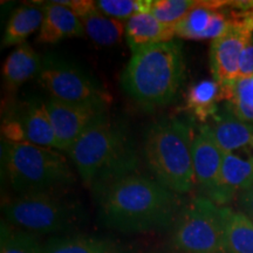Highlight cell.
Listing matches in <instances>:
<instances>
[{
  "instance_id": "obj_1",
  "label": "cell",
  "mask_w": 253,
  "mask_h": 253,
  "mask_svg": "<svg viewBox=\"0 0 253 253\" xmlns=\"http://www.w3.org/2000/svg\"><path fill=\"white\" fill-rule=\"evenodd\" d=\"M103 226L136 235L171 227L186 202L156 179L134 171L91 189Z\"/></svg>"
},
{
  "instance_id": "obj_2",
  "label": "cell",
  "mask_w": 253,
  "mask_h": 253,
  "mask_svg": "<svg viewBox=\"0 0 253 253\" xmlns=\"http://www.w3.org/2000/svg\"><path fill=\"white\" fill-rule=\"evenodd\" d=\"M68 155L81 179L90 189L134 172L138 167L129 128L108 113L84 131Z\"/></svg>"
},
{
  "instance_id": "obj_3",
  "label": "cell",
  "mask_w": 253,
  "mask_h": 253,
  "mask_svg": "<svg viewBox=\"0 0 253 253\" xmlns=\"http://www.w3.org/2000/svg\"><path fill=\"white\" fill-rule=\"evenodd\" d=\"M184 74L183 43L173 39L132 53L121 74V86L141 106L156 108L176 99Z\"/></svg>"
},
{
  "instance_id": "obj_4",
  "label": "cell",
  "mask_w": 253,
  "mask_h": 253,
  "mask_svg": "<svg viewBox=\"0 0 253 253\" xmlns=\"http://www.w3.org/2000/svg\"><path fill=\"white\" fill-rule=\"evenodd\" d=\"M194 137L189 123L161 119L147 129L143 156L154 178L178 195L195 188Z\"/></svg>"
},
{
  "instance_id": "obj_5",
  "label": "cell",
  "mask_w": 253,
  "mask_h": 253,
  "mask_svg": "<svg viewBox=\"0 0 253 253\" xmlns=\"http://www.w3.org/2000/svg\"><path fill=\"white\" fill-rule=\"evenodd\" d=\"M1 172L19 195L59 190L75 182L65 156L25 142H1Z\"/></svg>"
},
{
  "instance_id": "obj_6",
  "label": "cell",
  "mask_w": 253,
  "mask_h": 253,
  "mask_svg": "<svg viewBox=\"0 0 253 253\" xmlns=\"http://www.w3.org/2000/svg\"><path fill=\"white\" fill-rule=\"evenodd\" d=\"M5 220L32 235H67L84 221L81 204L58 190L18 195L2 204Z\"/></svg>"
},
{
  "instance_id": "obj_7",
  "label": "cell",
  "mask_w": 253,
  "mask_h": 253,
  "mask_svg": "<svg viewBox=\"0 0 253 253\" xmlns=\"http://www.w3.org/2000/svg\"><path fill=\"white\" fill-rule=\"evenodd\" d=\"M227 208L203 196L186 202L171 226V243L179 253H227Z\"/></svg>"
},
{
  "instance_id": "obj_8",
  "label": "cell",
  "mask_w": 253,
  "mask_h": 253,
  "mask_svg": "<svg viewBox=\"0 0 253 253\" xmlns=\"http://www.w3.org/2000/svg\"><path fill=\"white\" fill-rule=\"evenodd\" d=\"M38 81L49 99L60 102L108 107L112 100L110 94L89 72L55 54L42 56Z\"/></svg>"
},
{
  "instance_id": "obj_9",
  "label": "cell",
  "mask_w": 253,
  "mask_h": 253,
  "mask_svg": "<svg viewBox=\"0 0 253 253\" xmlns=\"http://www.w3.org/2000/svg\"><path fill=\"white\" fill-rule=\"evenodd\" d=\"M224 153L218 147L208 125L201 126L194 137L195 185L201 196L220 207L232 202L223 179Z\"/></svg>"
},
{
  "instance_id": "obj_10",
  "label": "cell",
  "mask_w": 253,
  "mask_h": 253,
  "mask_svg": "<svg viewBox=\"0 0 253 253\" xmlns=\"http://www.w3.org/2000/svg\"><path fill=\"white\" fill-rule=\"evenodd\" d=\"M2 131L5 140L25 142L58 150V143L46 102L31 100L18 109L13 118L6 120Z\"/></svg>"
},
{
  "instance_id": "obj_11",
  "label": "cell",
  "mask_w": 253,
  "mask_h": 253,
  "mask_svg": "<svg viewBox=\"0 0 253 253\" xmlns=\"http://www.w3.org/2000/svg\"><path fill=\"white\" fill-rule=\"evenodd\" d=\"M46 107L55 132L58 150L67 154L84 131L108 113V107L66 103L52 99L47 101Z\"/></svg>"
},
{
  "instance_id": "obj_12",
  "label": "cell",
  "mask_w": 253,
  "mask_h": 253,
  "mask_svg": "<svg viewBox=\"0 0 253 253\" xmlns=\"http://www.w3.org/2000/svg\"><path fill=\"white\" fill-rule=\"evenodd\" d=\"M252 37L251 30L230 20L229 28L212 40L210 63L214 80L224 86L238 80L240 59Z\"/></svg>"
},
{
  "instance_id": "obj_13",
  "label": "cell",
  "mask_w": 253,
  "mask_h": 253,
  "mask_svg": "<svg viewBox=\"0 0 253 253\" xmlns=\"http://www.w3.org/2000/svg\"><path fill=\"white\" fill-rule=\"evenodd\" d=\"M208 126L224 154L243 150L253 155V123L237 119L224 108L223 112L214 116L212 125Z\"/></svg>"
},
{
  "instance_id": "obj_14",
  "label": "cell",
  "mask_w": 253,
  "mask_h": 253,
  "mask_svg": "<svg viewBox=\"0 0 253 253\" xmlns=\"http://www.w3.org/2000/svg\"><path fill=\"white\" fill-rule=\"evenodd\" d=\"M43 20L39 30L38 41L56 43L69 38L84 37L86 34L80 18L66 6L49 1L42 4Z\"/></svg>"
},
{
  "instance_id": "obj_15",
  "label": "cell",
  "mask_w": 253,
  "mask_h": 253,
  "mask_svg": "<svg viewBox=\"0 0 253 253\" xmlns=\"http://www.w3.org/2000/svg\"><path fill=\"white\" fill-rule=\"evenodd\" d=\"M125 37L132 53L142 48L167 42L176 37L175 27L158 21L149 12L138 13L126 23Z\"/></svg>"
},
{
  "instance_id": "obj_16",
  "label": "cell",
  "mask_w": 253,
  "mask_h": 253,
  "mask_svg": "<svg viewBox=\"0 0 253 253\" xmlns=\"http://www.w3.org/2000/svg\"><path fill=\"white\" fill-rule=\"evenodd\" d=\"M42 58L27 42L21 43L6 58L2 80L8 90L15 91L30 79L39 75Z\"/></svg>"
},
{
  "instance_id": "obj_17",
  "label": "cell",
  "mask_w": 253,
  "mask_h": 253,
  "mask_svg": "<svg viewBox=\"0 0 253 253\" xmlns=\"http://www.w3.org/2000/svg\"><path fill=\"white\" fill-rule=\"evenodd\" d=\"M225 100V86L213 80H201L186 93V108L199 121L205 122L218 114V103Z\"/></svg>"
},
{
  "instance_id": "obj_18",
  "label": "cell",
  "mask_w": 253,
  "mask_h": 253,
  "mask_svg": "<svg viewBox=\"0 0 253 253\" xmlns=\"http://www.w3.org/2000/svg\"><path fill=\"white\" fill-rule=\"evenodd\" d=\"M45 253H119V248L108 238L84 233L53 236L43 244Z\"/></svg>"
},
{
  "instance_id": "obj_19",
  "label": "cell",
  "mask_w": 253,
  "mask_h": 253,
  "mask_svg": "<svg viewBox=\"0 0 253 253\" xmlns=\"http://www.w3.org/2000/svg\"><path fill=\"white\" fill-rule=\"evenodd\" d=\"M42 20V5L37 6L32 4L18 7L11 15L5 27L1 40V48L15 45L20 46L32 33H34L37 30H40Z\"/></svg>"
},
{
  "instance_id": "obj_20",
  "label": "cell",
  "mask_w": 253,
  "mask_h": 253,
  "mask_svg": "<svg viewBox=\"0 0 253 253\" xmlns=\"http://www.w3.org/2000/svg\"><path fill=\"white\" fill-rule=\"evenodd\" d=\"M223 1H198L175 26L176 37L186 40H207L217 9Z\"/></svg>"
},
{
  "instance_id": "obj_21",
  "label": "cell",
  "mask_w": 253,
  "mask_h": 253,
  "mask_svg": "<svg viewBox=\"0 0 253 253\" xmlns=\"http://www.w3.org/2000/svg\"><path fill=\"white\" fill-rule=\"evenodd\" d=\"M80 20L87 36L100 46L115 45L125 36L126 23L107 17L97 8Z\"/></svg>"
},
{
  "instance_id": "obj_22",
  "label": "cell",
  "mask_w": 253,
  "mask_h": 253,
  "mask_svg": "<svg viewBox=\"0 0 253 253\" xmlns=\"http://www.w3.org/2000/svg\"><path fill=\"white\" fill-rule=\"evenodd\" d=\"M223 179L233 198L240 191L253 186V155L242 157L235 154H224Z\"/></svg>"
},
{
  "instance_id": "obj_23",
  "label": "cell",
  "mask_w": 253,
  "mask_h": 253,
  "mask_svg": "<svg viewBox=\"0 0 253 253\" xmlns=\"http://www.w3.org/2000/svg\"><path fill=\"white\" fill-rule=\"evenodd\" d=\"M227 253H253V223L240 211L227 208Z\"/></svg>"
},
{
  "instance_id": "obj_24",
  "label": "cell",
  "mask_w": 253,
  "mask_h": 253,
  "mask_svg": "<svg viewBox=\"0 0 253 253\" xmlns=\"http://www.w3.org/2000/svg\"><path fill=\"white\" fill-rule=\"evenodd\" d=\"M225 109L244 122L253 123V86L250 79H238L225 86Z\"/></svg>"
},
{
  "instance_id": "obj_25",
  "label": "cell",
  "mask_w": 253,
  "mask_h": 253,
  "mask_svg": "<svg viewBox=\"0 0 253 253\" xmlns=\"http://www.w3.org/2000/svg\"><path fill=\"white\" fill-rule=\"evenodd\" d=\"M0 253H45L36 235L12 226L5 219L0 225Z\"/></svg>"
},
{
  "instance_id": "obj_26",
  "label": "cell",
  "mask_w": 253,
  "mask_h": 253,
  "mask_svg": "<svg viewBox=\"0 0 253 253\" xmlns=\"http://www.w3.org/2000/svg\"><path fill=\"white\" fill-rule=\"evenodd\" d=\"M197 2L195 0H151L149 13L162 24L175 27Z\"/></svg>"
},
{
  "instance_id": "obj_27",
  "label": "cell",
  "mask_w": 253,
  "mask_h": 253,
  "mask_svg": "<svg viewBox=\"0 0 253 253\" xmlns=\"http://www.w3.org/2000/svg\"><path fill=\"white\" fill-rule=\"evenodd\" d=\"M151 0H99L96 7L101 13L126 23L138 13L149 12Z\"/></svg>"
},
{
  "instance_id": "obj_28",
  "label": "cell",
  "mask_w": 253,
  "mask_h": 253,
  "mask_svg": "<svg viewBox=\"0 0 253 253\" xmlns=\"http://www.w3.org/2000/svg\"><path fill=\"white\" fill-rule=\"evenodd\" d=\"M54 1L59 5L66 6L80 19L97 8L96 1H88V0H54Z\"/></svg>"
},
{
  "instance_id": "obj_29",
  "label": "cell",
  "mask_w": 253,
  "mask_h": 253,
  "mask_svg": "<svg viewBox=\"0 0 253 253\" xmlns=\"http://www.w3.org/2000/svg\"><path fill=\"white\" fill-rule=\"evenodd\" d=\"M251 77H253V37L243 52L239 66V79Z\"/></svg>"
},
{
  "instance_id": "obj_30",
  "label": "cell",
  "mask_w": 253,
  "mask_h": 253,
  "mask_svg": "<svg viewBox=\"0 0 253 253\" xmlns=\"http://www.w3.org/2000/svg\"><path fill=\"white\" fill-rule=\"evenodd\" d=\"M240 212H243L253 223V186L243 190L238 194Z\"/></svg>"
},
{
  "instance_id": "obj_31",
  "label": "cell",
  "mask_w": 253,
  "mask_h": 253,
  "mask_svg": "<svg viewBox=\"0 0 253 253\" xmlns=\"http://www.w3.org/2000/svg\"><path fill=\"white\" fill-rule=\"evenodd\" d=\"M248 79H250V81H251V84L253 86V77H251V78H248Z\"/></svg>"
},
{
  "instance_id": "obj_32",
  "label": "cell",
  "mask_w": 253,
  "mask_h": 253,
  "mask_svg": "<svg viewBox=\"0 0 253 253\" xmlns=\"http://www.w3.org/2000/svg\"><path fill=\"white\" fill-rule=\"evenodd\" d=\"M172 253H179V252H177V251H175V252H172Z\"/></svg>"
}]
</instances>
